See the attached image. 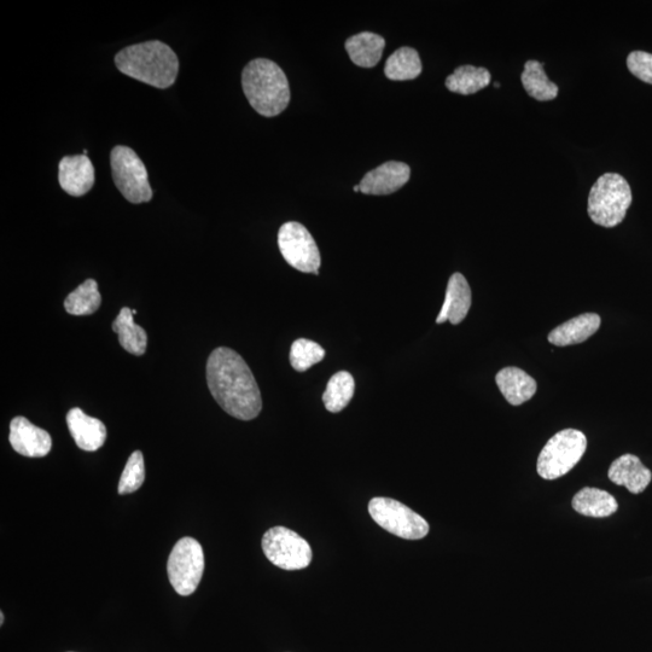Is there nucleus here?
<instances>
[{
    "label": "nucleus",
    "mask_w": 652,
    "mask_h": 652,
    "mask_svg": "<svg viewBox=\"0 0 652 652\" xmlns=\"http://www.w3.org/2000/svg\"><path fill=\"white\" fill-rule=\"evenodd\" d=\"M207 382L221 409L241 421H252L263 409V399L252 370L234 349L219 347L209 355Z\"/></svg>",
    "instance_id": "nucleus-1"
},
{
    "label": "nucleus",
    "mask_w": 652,
    "mask_h": 652,
    "mask_svg": "<svg viewBox=\"0 0 652 652\" xmlns=\"http://www.w3.org/2000/svg\"><path fill=\"white\" fill-rule=\"evenodd\" d=\"M115 64L127 77L157 89L172 86L179 73L176 52L157 40L128 46L115 56Z\"/></svg>",
    "instance_id": "nucleus-2"
},
{
    "label": "nucleus",
    "mask_w": 652,
    "mask_h": 652,
    "mask_svg": "<svg viewBox=\"0 0 652 652\" xmlns=\"http://www.w3.org/2000/svg\"><path fill=\"white\" fill-rule=\"evenodd\" d=\"M242 85L250 106L266 118L281 114L289 106L287 75L275 62L265 58L249 62L243 69Z\"/></svg>",
    "instance_id": "nucleus-3"
},
{
    "label": "nucleus",
    "mask_w": 652,
    "mask_h": 652,
    "mask_svg": "<svg viewBox=\"0 0 652 652\" xmlns=\"http://www.w3.org/2000/svg\"><path fill=\"white\" fill-rule=\"evenodd\" d=\"M631 203L627 180L617 173H605L592 186L587 212L593 223L610 229L624 221Z\"/></svg>",
    "instance_id": "nucleus-4"
},
{
    "label": "nucleus",
    "mask_w": 652,
    "mask_h": 652,
    "mask_svg": "<svg viewBox=\"0 0 652 652\" xmlns=\"http://www.w3.org/2000/svg\"><path fill=\"white\" fill-rule=\"evenodd\" d=\"M587 448L584 433L564 429L547 441L538 458V474L545 480H556L567 475L580 462Z\"/></svg>",
    "instance_id": "nucleus-5"
},
{
    "label": "nucleus",
    "mask_w": 652,
    "mask_h": 652,
    "mask_svg": "<svg viewBox=\"0 0 652 652\" xmlns=\"http://www.w3.org/2000/svg\"><path fill=\"white\" fill-rule=\"evenodd\" d=\"M110 166L116 188L131 203H145L153 199L147 167L135 150L119 145L110 154Z\"/></svg>",
    "instance_id": "nucleus-6"
},
{
    "label": "nucleus",
    "mask_w": 652,
    "mask_h": 652,
    "mask_svg": "<svg viewBox=\"0 0 652 652\" xmlns=\"http://www.w3.org/2000/svg\"><path fill=\"white\" fill-rule=\"evenodd\" d=\"M167 572L178 595H192L205 572V553L199 541L189 537L180 539L168 558Z\"/></svg>",
    "instance_id": "nucleus-7"
},
{
    "label": "nucleus",
    "mask_w": 652,
    "mask_h": 652,
    "mask_svg": "<svg viewBox=\"0 0 652 652\" xmlns=\"http://www.w3.org/2000/svg\"><path fill=\"white\" fill-rule=\"evenodd\" d=\"M369 512L378 526L399 538L419 540L429 533L428 522L398 500L374 498L369 503Z\"/></svg>",
    "instance_id": "nucleus-8"
},
{
    "label": "nucleus",
    "mask_w": 652,
    "mask_h": 652,
    "mask_svg": "<svg viewBox=\"0 0 652 652\" xmlns=\"http://www.w3.org/2000/svg\"><path fill=\"white\" fill-rule=\"evenodd\" d=\"M267 560L284 570H301L310 566L312 549L298 533L285 527L267 531L263 538Z\"/></svg>",
    "instance_id": "nucleus-9"
},
{
    "label": "nucleus",
    "mask_w": 652,
    "mask_h": 652,
    "mask_svg": "<svg viewBox=\"0 0 652 652\" xmlns=\"http://www.w3.org/2000/svg\"><path fill=\"white\" fill-rule=\"evenodd\" d=\"M278 246L284 260L295 270L319 275L322 259L316 241L304 225L296 221L284 224L278 232Z\"/></svg>",
    "instance_id": "nucleus-10"
},
{
    "label": "nucleus",
    "mask_w": 652,
    "mask_h": 652,
    "mask_svg": "<svg viewBox=\"0 0 652 652\" xmlns=\"http://www.w3.org/2000/svg\"><path fill=\"white\" fill-rule=\"evenodd\" d=\"M9 441L17 453L28 458L48 456L52 447L50 434L25 417H15L11 421Z\"/></svg>",
    "instance_id": "nucleus-11"
},
{
    "label": "nucleus",
    "mask_w": 652,
    "mask_h": 652,
    "mask_svg": "<svg viewBox=\"0 0 652 652\" xmlns=\"http://www.w3.org/2000/svg\"><path fill=\"white\" fill-rule=\"evenodd\" d=\"M411 170L404 162L389 161L365 174L360 192L366 195H390L409 182Z\"/></svg>",
    "instance_id": "nucleus-12"
},
{
    "label": "nucleus",
    "mask_w": 652,
    "mask_h": 652,
    "mask_svg": "<svg viewBox=\"0 0 652 652\" xmlns=\"http://www.w3.org/2000/svg\"><path fill=\"white\" fill-rule=\"evenodd\" d=\"M58 180L68 195L84 196L95 184V168L85 155L66 156L58 167Z\"/></svg>",
    "instance_id": "nucleus-13"
},
{
    "label": "nucleus",
    "mask_w": 652,
    "mask_h": 652,
    "mask_svg": "<svg viewBox=\"0 0 652 652\" xmlns=\"http://www.w3.org/2000/svg\"><path fill=\"white\" fill-rule=\"evenodd\" d=\"M67 426L75 444L83 451L95 452L106 442L107 428L103 422L87 416L78 407L68 412Z\"/></svg>",
    "instance_id": "nucleus-14"
},
{
    "label": "nucleus",
    "mask_w": 652,
    "mask_h": 652,
    "mask_svg": "<svg viewBox=\"0 0 652 652\" xmlns=\"http://www.w3.org/2000/svg\"><path fill=\"white\" fill-rule=\"evenodd\" d=\"M471 307L470 285L461 273H454L447 284L446 298L436 323H462Z\"/></svg>",
    "instance_id": "nucleus-15"
},
{
    "label": "nucleus",
    "mask_w": 652,
    "mask_h": 652,
    "mask_svg": "<svg viewBox=\"0 0 652 652\" xmlns=\"http://www.w3.org/2000/svg\"><path fill=\"white\" fill-rule=\"evenodd\" d=\"M608 475L611 482L626 487L633 494L644 492L652 480L651 471L633 454L617 458L611 464Z\"/></svg>",
    "instance_id": "nucleus-16"
},
{
    "label": "nucleus",
    "mask_w": 652,
    "mask_h": 652,
    "mask_svg": "<svg viewBox=\"0 0 652 652\" xmlns=\"http://www.w3.org/2000/svg\"><path fill=\"white\" fill-rule=\"evenodd\" d=\"M601 326V317L596 313H585L557 326L547 337L552 345L567 347L579 345L595 335Z\"/></svg>",
    "instance_id": "nucleus-17"
},
{
    "label": "nucleus",
    "mask_w": 652,
    "mask_h": 652,
    "mask_svg": "<svg viewBox=\"0 0 652 652\" xmlns=\"http://www.w3.org/2000/svg\"><path fill=\"white\" fill-rule=\"evenodd\" d=\"M497 386L508 400V403L514 406L527 403L537 393V382L527 372L518 368H505L500 370L496 376Z\"/></svg>",
    "instance_id": "nucleus-18"
},
{
    "label": "nucleus",
    "mask_w": 652,
    "mask_h": 652,
    "mask_svg": "<svg viewBox=\"0 0 652 652\" xmlns=\"http://www.w3.org/2000/svg\"><path fill=\"white\" fill-rule=\"evenodd\" d=\"M386 40L378 34L363 32L347 39L346 50L354 64L372 68L381 61Z\"/></svg>",
    "instance_id": "nucleus-19"
},
{
    "label": "nucleus",
    "mask_w": 652,
    "mask_h": 652,
    "mask_svg": "<svg viewBox=\"0 0 652 652\" xmlns=\"http://www.w3.org/2000/svg\"><path fill=\"white\" fill-rule=\"evenodd\" d=\"M573 509L587 517H609L614 515L619 504L610 493L602 489L586 487L575 494Z\"/></svg>",
    "instance_id": "nucleus-20"
},
{
    "label": "nucleus",
    "mask_w": 652,
    "mask_h": 652,
    "mask_svg": "<svg viewBox=\"0 0 652 652\" xmlns=\"http://www.w3.org/2000/svg\"><path fill=\"white\" fill-rule=\"evenodd\" d=\"M133 316L135 314L130 308H122L119 316L114 320L113 331L118 334L121 347L128 353L139 357L147 351L148 335L142 326L135 323Z\"/></svg>",
    "instance_id": "nucleus-21"
},
{
    "label": "nucleus",
    "mask_w": 652,
    "mask_h": 652,
    "mask_svg": "<svg viewBox=\"0 0 652 652\" xmlns=\"http://www.w3.org/2000/svg\"><path fill=\"white\" fill-rule=\"evenodd\" d=\"M521 80L528 95L537 101H552L558 96V86L547 78L543 63L528 61L523 69Z\"/></svg>",
    "instance_id": "nucleus-22"
},
{
    "label": "nucleus",
    "mask_w": 652,
    "mask_h": 652,
    "mask_svg": "<svg viewBox=\"0 0 652 652\" xmlns=\"http://www.w3.org/2000/svg\"><path fill=\"white\" fill-rule=\"evenodd\" d=\"M489 84H491V73L486 68L474 66L458 67L446 79L448 90L464 96L474 95V93L485 89Z\"/></svg>",
    "instance_id": "nucleus-23"
},
{
    "label": "nucleus",
    "mask_w": 652,
    "mask_h": 652,
    "mask_svg": "<svg viewBox=\"0 0 652 652\" xmlns=\"http://www.w3.org/2000/svg\"><path fill=\"white\" fill-rule=\"evenodd\" d=\"M422 69V61L418 52L405 46L388 58L384 74L389 80L406 81L418 78Z\"/></svg>",
    "instance_id": "nucleus-24"
},
{
    "label": "nucleus",
    "mask_w": 652,
    "mask_h": 652,
    "mask_svg": "<svg viewBox=\"0 0 652 652\" xmlns=\"http://www.w3.org/2000/svg\"><path fill=\"white\" fill-rule=\"evenodd\" d=\"M355 392L354 378L347 371L337 372L330 378L328 387L323 394L325 409L331 413L345 410L351 403Z\"/></svg>",
    "instance_id": "nucleus-25"
},
{
    "label": "nucleus",
    "mask_w": 652,
    "mask_h": 652,
    "mask_svg": "<svg viewBox=\"0 0 652 652\" xmlns=\"http://www.w3.org/2000/svg\"><path fill=\"white\" fill-rule=\"evenodd\" d=\"M102 304V296L95 279H87L80 284L64 301V308L73 316H90Z\"/></svg>",
    "instance_id": "nucleus-26"
},
{
    "label": "nucleus",
    "mask_w": 652,
    "mask_h": 652,
    "mask_svg": "<svg viewBox=\"0 0 652 652\" xmlns=\"http://www.w3.org/2000/svg\"><path fill=\"white\" fill-rule=\"evenodd\" d=\"M290 364L298 372H305L312 366L322 362L325 358V349L317 342L299 339L290 349Z\"/></svg>",
    "instance_id": "nucleus-27"
},
{
    "label": "nucleus",
    "mask_w": 652,
    "mask_h": 652,
    "mask_svg": "<svg viewBox=\"0 0 652 652\" xmlns=\"http://www.w3.org/2000/svg\"><path fill=\"white\" fill-rule=\"evenodd\" d=\"M145 480L144 458L141 451H136L128 458L119 482V494H131L143 486Z\"/></svg>",
    "instance_id": "nucleus-28"
},
{
    "label": "nucleus",
    "mask_w": 652,
    "mask_h": 652,
    "mask_svg": "<svg viewBox=\"0 0 652 652\" xmlns=\"http://www.w3.org/2000/svg\"><path fill=\"white\" fill-rule=\"evenodd\" d=\"M627 67L639 80L652 85V54L644 51H633L627 58Z\"/></svg>",
    "instance_id": "nucleus-29"
},
{
    "label": "nucleus",
    "mask_w": 652,
    "mask_h": 652,
    "mask_svg": "<svg viewBox=\"0 0 652 652\" xmlns=\"http://www.w3.org/2000/svg\"><path fill=\"white\" fill-rule=\"evenodd\" d=\"M4 624V614H0V625Z\"/></svg>",
    "instance_id": "nucleus-30"
},
{
    "label": "nucleus",
    "mask_w": 652,
    "mask_h": 652,
    "mask_svg": "<svg viewBox=\"0 0 652 652\" xmlns=\"http://www.w3.org/2000/svg\"><path fill=\"white\" fill-rule=\"evenodd\" d=\"M354 191H355V192H359V191H360V186H359V185L354 186Z\"/></svg>",
    "instance_id": "nucleus-31"
},
{
    "label": "nucleus",
    "mask_w": 652,
    "mask_h": 652,
    "mask_svg": "<svg viewBox=\"0 0 652 652\" xmlns=\"http://www.w3.org/2000/svg\"><path fill=\"white\" fill-rule=\"evenodd\" d=\"M494 86H496V87H500V85H499L498 83L494 84Z\"/></svg>",
    "instance_id": "nucleus-32"
}]
</instances>
